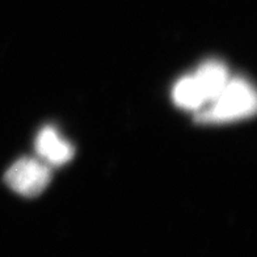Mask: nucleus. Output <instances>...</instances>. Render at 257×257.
I'll return each mask as SVG.
<instances>
[{
  "instance_id": "1",
  "label": "nucleus",
  "mask_w": 257,
  "mask_h": 257,
  "mask_svg": "<svg viewBox=\"0 0 257 257\" xmlns=\"http://www.w3.org/2000/svg\"><path fill=\"white\" fill-rule=\"evenodd\" d=\"M256 112V93L249 81L243 78L230 79L215 100L197 110L201 123H219L248 118Z\"/></svg>"
},
{
  "instance_id": "2",
  "label": "nucleus",
  "mask_w": 257,
  "mask_h": 257,
  "mask_svg": "<svg viewBox=\"0 0 257 257\" xmlns=\"http://www.w3.org/2000/svg\"><path fill=\"white\" fill-rule=\"evenodd\" d=\"M4 180L14 192L24 197H36L48 188L51 169L42 160L23 158L8 168Z\"/></svg>"
},
{
  "instance_id": "3",
  "label": "nucleus",
  "mask_w": 257,
  "mask_h": 257,
  "mask_svg": "<svg viewBox=\"0 0 257 257\" xmlns=\"http://www.w3.org/2000/svg\"><path fill=\"white\" fill-rule=\"evenodd\" d=\"M36 150L42 162L49 166H63L74 158L71 143L62 138L53 126H45L36 139Z\"/></svg>"
},
{
  "instance_id": "4",
  "label": "nucleus",
  "mask_w": 257,
  "mask_h": 257,
  "mask_svg": "<svg viewBox=\"0 0 257 257\" xmlns=\"http://www.w3.org/2000/svg\"><path fill=\"white\" fill-rule=\"evenodd\" d=\"M193 76L200 85V89L206 102L205 105L215 100L231 79L226 64L217 59L203 62L193 74Z\"/></svg>"
},
{
  "instance_id": "5",
  "label": "nucleus",
  "mask_w": 257,
  "mask_h": 257,
  "mask_svg": "<svg viewBox=\"0 0 257 257\" xmlns=\"http://www.w3.org/2000/svg\"><path fill=\"white\" fill-rule=\"evenodd\" d=\"M173 102L181 109L197 112L205 106V98L193 75H186L177 81L172 91Z\"/></svg>"
}]
</instances>
